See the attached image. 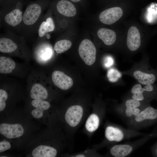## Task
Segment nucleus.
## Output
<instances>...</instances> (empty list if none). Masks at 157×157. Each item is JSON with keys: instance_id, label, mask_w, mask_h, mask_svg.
Returning <instances> with one entry per match:
<instances>
[{"instance_id": "4", "label": "nucleus", "mask_w": 157, "mask_h": 157, "mask_svg": "<svg viewBox=\"0 0 157 157\" xmlns=\"http://www.w3.org/2000/svg\"><path fill=\"white\" fill-rule=\"evenodd\" d=\"M41 13V8L38 4L33 3L28 6L23 14V21L27 25H31L36 22Z\"/></svg>"}, {"instance_id": "26", "label": "nucleus", "mask_w": 157, "mask_h": 157, "mask_svg": "<svg viewBox=\"0 0 157 157\" xmlns=\"http://www.w3.org/2000/svg\"><path fill=\"white\" fill-rule=\"evenodd\" d=\"M157 18V4L153 3L149 8V20L150 22L154 21Z\"/></svg>"}, {"instance_id": "2", "label": "nucleus", "mask_w": 157, "mask_h": 157, "mask_svg": "<svg viewBox=\"0 0 157 157\" xmlns=\"http://www.w3.org/2000/svg\"><path fill=\"white\" fill-rule=\"evenodd\" d=\"M123 12L119 7H115L106 9L102 11L99 15V19L102 23L110 25L115 23L122 16Z\"/></svg>"}, {"instance_id": "15", "label": "nucleus", "mask_w": 157, "mask_h": 157, "mask_svg": "<svg viewBox=\"0 0 157 157\" xmlns=\"http://www.w3.org/2000/svg\"><path fill=\"white\" fill-rule=\"evenodd\" d=\"M105 135L106 138L110 141H120L124 137L123 133L120 129L112 126L106 128Z\"/></svg>"}, {"instance_id": "23", "label": "nucleus", "mask_w": 157, "mask_h": 157, "mask_svg": "<svg viewBox=\"0 0 157 157\" xmlns=\"http://www.w3.org/2000/svg\"><path fill=\"white\" fill-rule=\"evenodd\" d=\"M107 76L110 81L115 82L121 78V74L117 69L115 68H111L108 70Z\"/></svg>"}, {"instance_id": "34", "label": "nucleus", "mask_w": 157, "mask_h": 157, "mask_svg": "<svg viewBox=\"0 0 157 157\" xmlns=\"http://www.w3.org/2000/svg\"><path fill=\"white\" fill-rule=\"evenodd\" d=\"M75 157H84L85 156L83 154H79L77 155H76Z\"/></svg>"}, {"instance_id": "10", "label": "nucleus", "mask_w": 157, "mask_h": 157, "mask_svg": "<svg viewBox=\"0 0 157 157\" xmlns=\"http://www.w3.org/2000/svg\"><path fill=\"white\" fill-rule=\"evenodd\" d=\"M97 34L99 38L107 45L113 44L116 40V34L112 30L105 28H101L98 30Z\"/></svg>"}, {"instance_id": "33", "label": "nucleus", "mask_w": 157, "mask_h": 157, "mask_svg": "<svg viewBox=\"0 0 157 157\" xmlns=\"http://www.w3.org/2000/svg\"><path fill=\"white\" fill-rule=\"evenodd\" d=\"M133 115L135 116H136L140 112V109L135 108H132Z\"/></svg>"}, {"instance_id": "36", "label": "nucleus", "mask_w": 157, "mask_h": 157, "mask_svg": "<svg viewBox=\"0 0 157 157\" xmlns=\"http://www.w3.org/2000/svg\"></svg>"}, {"instance_id": "25", "label": "nucleus", "mask_w": 157, "mask_h": 157, "mask_svg": "<svg viewBox=\"0 0 157 157\" xmlns=\"http://www.w3.org/2000/svg\"><path fill=\"white\" fill-rule=\"evenodd\" d=\"M8 97L7 92L4 90L0 89V111L3 110L5 108L6 104L5 101Z\"/></svg>"}, {"instance_id": "6", "label": "nucleus", "mask_w": 157, "mask_h": 157, "mask_svg": "<svg viewBox=\"0 0 157 157\" xmlns=\"http://www.w3.org/2000/svg\"><path fill=\"white\" fill-rule=\"evenodd\" d=\"M24 132L23 128L19 124L2 123L0 125L1 134L8 138L19 137L22 135Z\"/></svg>"}, {"instance_id": "14", "label": "nucleus", "mask_w": 157, "mask_h": 157, "mask_svg": "<svg viewBox=\"0 0 157 157\" xmlns=\"http://www.w3.org/2000/svg\"><path fill=\"white\" fill-rule=\"evenodd\" d=\"M132 150V147L127 144L117 145L111 149V155L115 157H124L128 155Z\"/></svg>"}, {"instance_id": "9", "label": "nucleus", "mask_w": 157, "mask_h": 157, "mask_svg": "<svg viewBox=\"0 0 157 157\" xmlns=\"http://www.w3.org/2000/svg\"><path fill=\"white\" fill-rule=\"evenodd\" d=\"M32 105L36 109L31 112L32 116L36 118L41 117L43 111L48 109L50 106V103L47 101L43 100L34 99L31 102Z\"/></svg>"}, {"instance_id": "30", "label": "nucleus", "mask_w": 157, "mask_h": 157, "mask_svg": "<svg viewBox=\"0 0 157 157\" xmlns=\"http://www.w3.org/2000/svg\"><path fill=\"white\" fill-rule=\"evenodd\" d=\"M114 60L113 58L110 57H107L104 60V65L106 67H108L113 65Z\"/></svg>"}, {"instance_id": "3", "label": "nucleus", "mask_w": 157, "mask_h": 157, "mask_svg": "<svg viewBox=\"0 0 157 157\" xmlns=\"http://www.w3.org/2000/svg\"><path fill=\"white\" fill-rule=\"evenodd\" d=\"M83 114V109L81 106L73 105L69 107L65 115L66 122L70 126L74 127L80 122Z\"/></svg>"}, {"instance_id": "27", "label": "nucleus", "mask_w": 157, "mask_h": 157, "mask_svg": "<svg viewBox=\"0 0 157 157\" xmlns=\"http://www.w3.org/2000/svg\"><path fill=\"white\" fill-rule=\"evenodd\" d=\"M125 105L127 107L134 108L139 107L140 103L139 101L133 99L127 100L126 101Z\"/></svg>"}, {"instance_id": "22", "label": "nucleus", "mask_w": 157, "mask_h": 157, "mask_svg": "<svg viewBox=\"0 0 157 157\" xmlns=\"http://www.w3.org/2000/svg\"><path fill=\"white\" fill-rule=\"evenodd\" d=\"M72 42L67 40H62L57 42L55 44L54 50L58 53H61L67 51L71 47Z\"/></svg>"}, {"instance_id": "5", "label": "nucleus", "mask_w": 157, "mask_h": 157, "mask_svg": "<svg viewBox=\"0 0 157 157\" xmlns=\"http://www.w3.org/2000/svg\"><path fill=\"white\" fill-rule=\"evenodd\" d=\"M52 79L56 86L63 90L69 89L73 84V81L70 77L60 71L53 72L52 74Z\"/></svg>"}, {"instance_id": "8", "label": "nucleus", "mask_w": 157, "mask_h": 157, "mask_svg": "<svg viewBox=\"0 0 157 157\" xmlns=\"http://www.w3.org/2000/svg\"><path fill=\"white\" fill-rule=\"evenodd\" d=\"M56 8L61 14L67 17H72L75 15L76 10L74 5L67 0H61L56 5Z\"/></svg>"}, {"instance_id": "13", "label": "nucleus", "mask_w": 157, "mask_h": 157, "mask_svg": "<svg viewBox=\"0 0 157 157\" xmlns=\"http://www.w3.org/2000/svg\"><path fill=\"white\" fill-rule=\"evenodd\" d=\"M30 96L33 99L44 100L47 98L48 93L47 90L42 85L36 83L32 87Z\"/></svg>"}, {"instance_id": "11", "label": "nucleus", "mask_w": 157, "mask_h": 157, "mask_svg": "<svg viewBox=\"0 0 157 157\" xmlns=\"http://www.w3.org/2000/svg\"><path fill=\"white\" fill-rule=\"evenodd\" d=\"M57 154V151L55 148L43 145L38 147L32 152L34 157H55Z\"/></svg>"}, {"instance_id": "29", "label": "nucleus", "mask_w": 157, "mask_h": 157, "mask_svg": "<svg viewBox=\"0 0 157 157\" xmlns=\"http://www.w3.org/2000/svg\"><path fill=\"white\" fill-rule=\"evenodd\" d=\"M143 92L144 90L142 88L141 85L139 84H137L134 85L131 90V92L133 94L139 92L143 93Z\"/></svg>"}, {"instance_id": "21", "label": "nucleus", "mask_w": 157, "mask_h": 157, "mask_svg": "<svg viewBox=\"0 0 157 157\" xmlns=\"http://www.w3.org/2000/svg\"><path fill=\"white\" fill-rule=\"evenodd\" d=\"M99 123V118L95 114H91L86 120L85 127L89 132H92L98 128Z\"/></svg>"}, {"instance_id": "20", "label": "nucleus", "mask_w": 157, "mask_h": 157, "mask_svg": "<svg viewBox=\"0 0 157 157\" xmlns=\"http://www.w3.org/2000/svg\"><path fill=\"white\" fill-rule=\"evenodd\" d=\"M55 25L53 19L51 17L47 18L46 21L43 22L40 24L38 30V35L40 37L43 36L47 33L53 31Z\"/></svg>"}, {"instance_id": "28", "label": "nucleus", "mask_w": 157, "mask_h": 157, "mask_svg": "<svg viewBox=\"0 0 157 157\" xmlns=\"http://www.w3.org/2000/svg\"><path fill=\"white\" fill-rule=\"evenodd\" d=\"M11 147L10 143L7 141H3L0 142V152H1L9 149Z\"/></svg>"}, {"instance_id": "7", "label": "nucleus", "mask_w": 157, "mask_h": 157, "mask_svg": "<svg viewBox=\"0 0 157 157\" xmlns=\"http://www.w3.org/2000/svg\"><path fill=\"white\" fill-rule=\"evenodd\" d=\"M126 43L128 48L132 51H135L139 47L141 44L140 35L136 27L132 26L129 29Z\"/></svg>"}, {"instance_id": "1", "label": "nucleus", "mask_w": 157, "mask_h": 157, "mask_svg": "<svg viewBox=\"0 0 157 157\" xmlns=\"http://www.w3.org/2000/svg\"><path fill=\"white\" fill-rule=\"evenodd\" d=\"M78 51L80 57L86 65H91L95 62L96 49L90 40L87 39L83 40L79 46Z\"/></svg>"}, {"instance_id": "17", "label": "nucleus", "mask_w": 157, "mask_h": 157, "mask_svg": "<svg viewBox=\"0 0 157 157\" xmlns=\"http://www.w3.org/2000/svg\"><path fill=\"white\" fill-rule=\"evenodd\" d=\"M15 63L12 59L4 56L0 57V72L7 74L11 73L15 68Z\"/></svg>"}, {"instance_id": "19", "label": "nucleus", "mask_w": 157, "mask_h": 157, "mask_svg": "<svg viewBox=\"0 0 157 157\" xmlns=\"http://www.w3.org/2000/svg\"><path fill=\"white\" fill-rule=\"evenodd\" d=\"M17 48V44L9 38H2L0 39V51L4 53H10Z\"/></svg>"}, {"instance_id": "24", "label": "nucleus", "mask_w": 157, "mask_h": 157, "mask_svg": "<svg viewBox=\"0 0 157 157\" xmlns=\"http://www.w3.org/2000/svg\"><path fill=\"white\" fill-rule=\"evenodd\" d=\"M52 54L51 50L49 47H44L40 49L39 52V56L40 58L44 60L50 58Z\"/></svg>"}, {"instance_id": "12", "label": "nucleus", "mask_w": 157, "mask_h": 157, "mask_svg": "<svg viewBox=\"0 0 157 157\" xmlns=\"http://www.w3.org/2000/svg\"><path fill=\"white\" fill-rule=\"evenodd\" d=\"M22 12L18 9H15L7 14L5 20L8 24L15 26L19 24L23 19Z\"/></svg>"}, {"instance_id": "32", "label": "nucleus", "mask_w": 157, "mask_h": 157, "mask_svg": "<svg viewBox=\"0 0 157 157\" xmlns=\"http://www.w3.org/2000/svg\"><path fill=\"white\" fill-rule=\"evenodd\" d=\"M125 113L126 115L128 117H131L133 115L132 108L127 107Z\"/></svg>"}, {"instance_id": "16", "label": "nucleus", "mask_w": 157, "mask_h": 157, "mask_svg": "<svg viewBox=\"0 0 157 157\" xmlns=\"http://www.w3.org/2000/svg\"><path fill=\"white\" fill-rule=\"evenodd\" d=\"M156 118L157 110L149 107L140 112L136 116L135 119L136 122H140L145 119H153Z\"/></svg>"}, {"instance_id": "35", "label": "nucleus", "mask_w": 157, "mask_h": 157, "mask_svg": "<svg viewBox=\"0 0 157 157\" xmlns=\"http://www.w3.org/2000/svg\"><path fill=\"white\" fill-rule=\"evenodd\" d=\"M71 0L72 1L74 2H78L79 1L81 0Z\"/></svg>"}, {"instance_id": "18", "label": "nucleus", "mask_w": 157, "mask_h": 157, "mask_svg": "<svg viewBox=\"0 0 157 157\" xmlns=\"http://www.w3.org/2000/svg\"><path fill=\"white\" fill-rule=\"evenodd\" d=\"M133 75L140 83L144 85H151L155 80V77L154 74H147L140 71L134 72Z\"/></svg>"}, {"instance_id": "31", "label": "nucleus", "mask_w": 157, "mask_h": 157, "mask_svg": "<svg viewBox=\"0 0 157 157\" xmlns=\"http://www.w3.org/2000/svg\"><path fill=\"white\" fill-rule=\"evenodd\" d=\"M132 97L133 99L139 101L143 100L144 99L142 93L141 92H139L133 94Z\"/></svg>"}]
</instances>
